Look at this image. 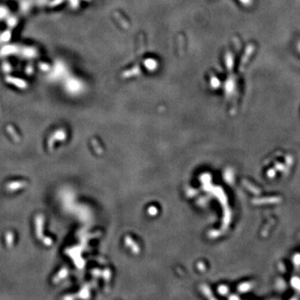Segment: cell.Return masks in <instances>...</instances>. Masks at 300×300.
I'll use <instances>...</instances> for the list:
<instances>
[{
    "label": "cell",
    "instance_id": "cell-1",
    "mask_svg": "<svg viewBox=\"0 0 300 300\" xmlns=\"http://www.w3.org/2000/svg\"><path fill=\"white\" fill-rule=\"evenodd\" d=\"M6 79H7V81H8V83L16 85L18 88H26L27 83L24 82V80L19 79V78H13V77H8Z\"/></svg>",
    "mask_w": 300,
    "mask_h": 300
},
{
    "label": "cell",
    "instance_id": "cell-2",
    "mask_svg": "<svg viewBox=\"0 0 300 300\" xmlns=\"http://www.w3.org/2000/svg\"><path fill=\"white\" fill-rule=\"evenodd\" d=\"M10 38V33L7 32L4 33V34L3 35V41H7V39L8 40V38Z\"/></svg>",
    "mask_w": 300,
    "mask_h": 300
},
{
    "label": "cell",
    "instance_id": "cell-3",
    "mask_svg": "<svg viewBox=\"0 0 300 300\" xmlns=\"http://www.w3.org/2000/svg\"><path fill=\"white\" fill-rule=\"evenodd\" d=\"M5 9L3 8H0V18L3 17L4 14H5Z\"/></svg>",
    "mask_w": 300,
    "mask_h": 300
}]
</instances>
